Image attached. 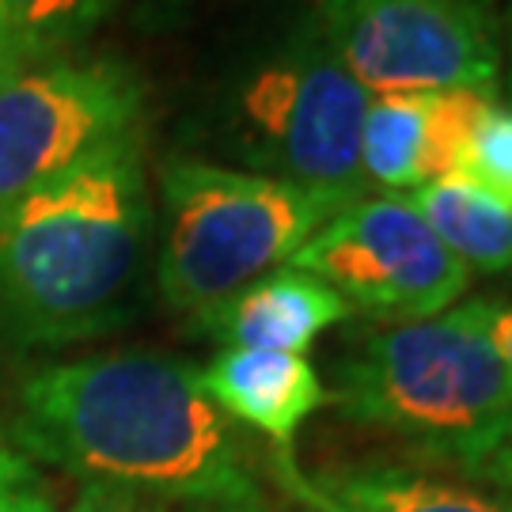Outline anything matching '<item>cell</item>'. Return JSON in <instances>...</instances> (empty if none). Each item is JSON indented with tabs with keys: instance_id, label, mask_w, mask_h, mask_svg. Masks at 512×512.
Wrapping results in <instances>:
<instances>
[{
	"instance_id": "obj_1",
	"label": "cell",
	"mask_w": 512,
	"mask_h": 512,
	"mask_svg": "<svg viewBox=\"0 0 512 512\" xmlns=\"http://www.w3.org/2000/svg\"><path fill=\"white\" fill-rule=\"evenodd\" d=\"M8 437L38 467L156 505L262 494L251 444L198 384V368L152 349L99 353L31 372Z\"/></svg>"
},
{
	"instance_id": "obj_2",
	"label": "cell",
	"mask_w": 512,
	"mask_h": 512,
	"mask_svg": "<svg viewBox=\"0 0 512 512\" xmlns=\"http://www.w3.org/2000/svg\"><path fill=\"white\" fill-rule=\"evenodd\" d=\"M152 228L145 129L23 198L0 220V346H73L122 327Z\"/></svg>"
},
{
	"instance_id": "obj_3",
	"label": "cell",
	"mask_w": 512,
	"mask_h": 512,
	"mask_svg": "<svg viewBox=\"0 0 512 512\" xmlns=\"http://www.w3.org/2000/svg\"><path fill=\"white\" fill-rule=\"evenodd\" d=\"M327 403L353 425L471 475L512 444V372L482 327V300L365 330L346 349Z\"/></svg>"
},
{
	"instance_id": "obj_4",
	"label": "cell",
	"mask_w": 512,
	"mask_h": 512,
	"mask_svg": "<svg viewBox=\"0 0 512 512\" xmlns=\"http://www.w3.org/2000/svg\"><path fill=\"white\" fill-rule=\"evenodd\" d=\"M357 198L365 194L171 156L160 167V293L186 315L213 308L281 262H293Z\"/></svg>"
},
{
	"instance_id": "obj_5",
	"label": "cell",
	"mask_w": 512,
	"mask_h": 512,
	"mask_svg": "<svg viewBox=\"0 0 512 512\" xmlns=\"http://www.w3.org/2000/svg\"><path fill=\"white\" fill-rule=\"evenodd\" d=\"M368 99L308 12L224 80L217 137L258 175L368 194L361 179Z\"/></svg>"
},
{
	"instance_id": "obj_6",
	"label": "cell",
	"mask_w": 512,
	"mask_h": 512,
	"mask_svg": "<svg viewBox=\"0 0 512 512\" xmlns=\"http://www.w3.org/2000/svg\"><path fill=\"white\" fill-rule=\"evenodd\" d=\"M311 19L368 95H497V0H311Z\"/></svg>"
},
{
	"instance_id": "obj_7",
	"label": "cell",
	"mask_w": 512,
	"mask_h": 512,
	"mask_svg": "<svg viewBox=\"0 0 512 512\" xmlns=\"http://www.w3.org/2000/svg\"><path fill=\"white\" fill-rule=\"evenodd\" d=\"M145 118V76L118 57L19 65L0 80V220Z\"/></svg>"
},
{
	"instance_id": "obj_8",
	"label": "cell",
	"mask_w": 512,
	"mask_h": 512,
	"mask_svg": "<svg viewBox=\"0 0 512 512\" xmlns=\"http://www.w3.org/2000/svg\"><path fill=\"white\" fill-rule=\"evenodd\" d=\"M327 281L353 311L387 323L456 308L471 274L444 251L410 194H365L330 217L289 262Z\"/></svg>"
},
{
	"instance_id": "obj_9",
	"label": "cell",
	"mask_w": 512,
	"mask_h": 512,
	"mask_svg": "<svg viewBox=\"0 0 512 512\" xmlns=\"http://www.w3.org/2000/svg\"><path fill=\"white\" fill-rule=\"evenodd\" d=\"M270 478L308 512H509L467 482L425 475L403 463H342L304 471L293 448L266 452Z\"/></svg>"
},
{
	"instance_id": "obj_10",
	"label": "cell",
	"mask_w": 512,
	"mask_h": 512,
	"mask_svg": "<svg viewBox=\"0 0 512 512\" xmlns=\"http://www.w3.org/2000/svg\"><path fill=\"white\" fill-rule=\"evenodd\" d=\"M353 308L327 281L281 266L194 315V330L224 349L308 353L319 334L346 323Z\"/></svg>"
},
{
	"instance_id": "obj_11",
	"label": "cell",
	"mask_w": 512,
	"mask_h": 512,
	"mask_svg": "<svg viewBox=\"0 0 512 512\" xmlns=\"http://www.w3.org/2000/svg\"><path fill=\"white\" fill-rule=\"evenodd\" d=\"M198 384L224 418L262 433L274 448H293L300 425L327 403V384L300 353L224 349L198 368Z\"/></svg>"
},
{
	"instance_id": "obj_12",
	"label": "cell",
	"mask_w": 512,
	"mask_h": 512,
	"mask_svg": "<svg viewBox=\"0 0 512 512\" xmlns=\"http://www.w3.org/2000/svg\"><path fill=\"white\" fill-rule=\"evenodd\" d=\"M421 220L467 274H512V205L467 179H440L410 194Z\"/></svg>"
},
{
	"instance_id": "obj_13",
	"label": "cell",
	"mask_w": 512,
	"mask_h": 512,
	"mask_svg": "<svg viewBox=\"0 0 512 512\" xmlns=\"http://www.w3.org/2000/svg\"><path fill=\"white\" fill-rule=\"evenodd\" d=\"M433 92L372 95L361 122V179L384 194H406L425 183Z\"/></svg>"
},
{
	"instance_id": "obj_14",
	"label": "cell",
	"mask_w": 512,
	"mask_h": 512,
	"mask_svg": "<svg viewBox=\"0 0 512 512\" xmlns=\"http://www.w3.org/2000/svg\"><path fill=\"white\" fill-rule=\"evenodd\" d=\"M114 0H0L27 61L69 57L107 19Z\"/></svg>"
},
{
	"instance_id": "obj_15",
	"label": "cell",
	"mask_w": 512,
	"mask_h": 512,
	"mask_svg": "<svg viewBox=\"0 0 512 512\" xmlns=\"http://www.w3.org/2000/svg\"><path fill=\"white\" fill-rule=\"evenodd\" d=\"M459 179L512 205V99H490L463 148Z\"/></svg>"
},
{
	"instance_id": "obj_16",
	"label": "cell",
	"mask_w": 512,
	"mask_h": 512,
	"mask_svg": "<svg viewBox=\"0 0 512 512\" xmlns=\"http://www.w3.org/2000/svg\"><path fill=\"white\" fill-rule=\"evenodd\" d=\"M0 512H57V494L35 459L19 452L0 421Z\"/></svg>"
},
{
	"instance_id": "obj_17",
	"label": "cell",
	"mask_w": 512,
	"mask_h": 512,
	"mask_svg": "<svg viewBox=\"0 0 512 512\" xmlns=\"http://www.w3.org/2000/svg\"><path fill=\"white\" fill-rule=\"evenodd\" d=\"M65 512H164V505L129 494V490H114V486H84Z\"/></svg>"
},
{
	"instance_id": "obj_18",
	"label": "cell",
	"mask_w": 512,
	"mask_h": 512,
	"mask_svg": "<svg viewBox=\"0 0 512 512\" xmlns=\"http://www.w3.org/2000/svg\"><path fill=\"white\" fill-rule=\"evenodd\" d=\"M475 478H482V486H478L482 494H490L501 509L512 512V444H505L501 452L486 459L475 471Z\"/></svg>"
},
{
	"instance_id": "obj_19",
	"label": "cell",
	"mask_w": 512,
	"mask_h": 512,
	"mask_svg": "<svg viewBox=\"0 0 512 512\" xmlns=\"http://www.w3.org/2000/svg\"><path fill=\"white\" fill-rule=\"evenodd\" d=\"M482 327L497 346L501 361L512 372V304H497V300H482Z\"/></svg>"
},
{
	"instance_id": "obj_20",
	"label": "cell",
	"mask_w": 512,
	"mask_h": 512,
	"mask_svg": "<svg viewBox=\"0 0 512 512\" xmlns=\"http://www.w3.org/2000/svg\"><path fill=\"white\" fill-rule=\"evenodd\" d=\"M179 512H289L274 505L266 494H251L239 497V501H213V505H183Z\"/></svg>"
},
{
	"instance_id": "obj_21",
	"label": "cell",
	"mask_w": 512,
	"mask_h": 512,
	"mask_svg": "<svg viewBox=\"0 0 512 512\" xmlns=\"http://www.w3.org/2000/svg\"><path fill=\"white\" fill-rule=\"evenodd\" d=\"M19 65H27V57L19 50L16 35H12V27H8V16H4V8H0V80L8 73H16Z\"/></svg>"
},
{
	"instance_id": "obj_22",
	"label": "cell",
	"mask_w": 512,
	"mask_h": 512,
	"mask_svg": "<svg viewBox=\"0 0 512 512\" xmlns=\"http://www.w3.org/2000/svg\"><path fill=\"white\" fill-rule=\"evenodd\" d=\"M509 95H512V65H509Z\"/></svg>"
}]
</instances>
